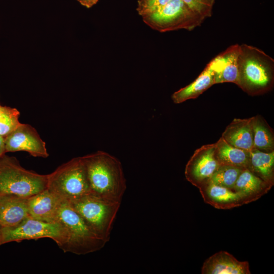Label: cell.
<instances>
[{
  "mask_svg": "<svg viewBox=\"0 0 274 274\" xmlns=\"http://www.w3.org/2000/svg\"><path fill=\"white\" fill-rule=\"evenodd\" d=\"M215 146L216 157L220 165L247 168L249 151L231 146L222 136Z\"/></svg>",
  "mask_w": 274,
  "mask_h": 274,
  "instance_id": "20",
  "label": "cell"
},
{
  "mask_svg": "<svg viewBox=\"0 0 274 274\" xmlns=\"http://www.w3.org/2000/svg\"><path fill=\"white\" fill-rule=\"evenodd\" d=\"M272 187L245 168L238 177L233 190L240 196L245 204L258 200L266 194Z\"/></svg>",
  "mask_w": 274,
  "mask_h": 274,
  "instance_id": "16",
  "label": "cell"
},
{
  "mask_svg": "<svg viewBox=\"0 0 274 274\" xmlns=\"http://www.w3.org/2000/svg\"><path fill=\"white\" fill-rule=\"evenodd\" d=\"M28 197L14 194L0 195V226L17 225L29 215Z\"/></svg>",
  "mask_w": 274,
  "mask_h": 274,
  "instance_id": "15",
  "label": "cell"
},
{
  "mask_svg": "<svg viewBox=\"0 0 274 274\" xmlns=\"http://www.w3.org/2000/svg\"><path fill=\"white\" fill-rule=\"evenodd\" d=\"M237 67V85L244 92L254 96L272 89L274 59L263 50L246 44L239 45Z\"/></svg>",
  "mask_w": 274,
  "mask_h": 274,
  "instance_id": "2",
  "label": "cell"
},
{
  "mask_svg": "<svg viewBox=\"0 0 274 274\" xmlns=\"http://www.w3.org/2000/svg\"><path fill=\"white\" fill-rule=\"evenodd\" d=\"M198 189L203 201L216 209L228 210L244 204L243 199L236 192L214 184L210 181Z\"/></svg>",
  "mask_w": 274,
  "mask_h": 274,
  "instance_id": "14",
  "label": "cell"
},
{
  "mask_svg": "<svg viewBox=\"0 0 274 274\" xmlns=\"http://www.w3.org/2000/svg\"><path fill=\"white\" fill-rule=\"evenodd\" d=\"M3 245L23 240L50 238L61 247L67 238L65 227L59 221L46 222L28 216L16 226L2 227Z\"/></svg>",
  "mask_w": 274,
  "mask_h": 274,
  "instance_id": "8",
  "label": "cell"
},
{
  "mask_svg": "<svg viewBox=\"0 0 274 274\" xmlns=\"http://www.w3.org/2000/svg\"><path fill=\"white\" fill-rule=\"evenodd\" d=\"M171 0H139L136 11L141 17L164 6Z\"/></svg>",
  "mask_w": 274,
  "mask_h": 274,
  "instance_id": "25",
  "label": "cell"
},
{
  "mask_svg": "<svg viewBox=\"0 0 274 274\" xmlns=\"http://www.w3.org/2000/svg\"><path fill=\"white\" fill-rule=\"evenodd\" d=\"M3 245L2 243V227L0 226V246Z\"/></svg>",
  "mask_w": 274,
  "mask_h": 274,
  "instance_id": "29",
  "label": "cell"
},
{
  "mask_svg": "<svg viewBox=\"0 0 274 274\" xmlns=\"http://www.w3.org/2000/svg\"><path fill=\"white\" fill-rule=\"evenodd\" d=\"M202 274H250L248 261H240L229 253L220 251L203 262Z\"/></svg>",
  "mask_w": 274,
  "mask_h": 274,
  "instance_id": "12",
  "label": "cell"
},
{
  "mask_svg": "<svg viewBox=\"0 0 274 274\" xmlns=\"http://www.w3.org/2000/svg\"><path fill=\"white\" fill-rule=\"evenodd\" d=\"M48 175L22 167L15 157L0 156V195L29 197L47 189Z\"/></svg>",
  "mask_w": 274,
  "mask_h": 274,
  "instance_id": "3",
  "label": "cell"
},
{
  "mask_svg": "<svg viewBox=\"0 0 274 274\" xmlns=\"http://www.w3.org/2000/svg\"><path fill=\"white\" fill-rule=\"evenodd\" d=\"M239 51V44L232 45L208 63L214 72V84L225 82L237 84Z\"/></svg>",
  "mask_w": 274,
  "mask_h": 274,
  "instance_id": "11",
  "label": "cell"
},
{
  "mask_svg": "<svg viewBox=\"0 0 274 274\" xmlns=\"http://www.w3.org/2000/svg\"><path fill=\"white\" fill-rule=\"evenodd\" d=\"M1 107H2V105H1L0 104V110H1Z\"/></svg>",
  "mask_w": 274,
  "mask_h": 274,
  "instance_id": "30",
  "label": "cell"
},
{
  "mask_svg": "<svg viewBox=\"0 0 274 274\" xmlns=\"http://www.w3.org/2000/svg\"><path fill=\"white\" fill-rule=\"evenodd\" d=\"M252 173L270 184L274 185V151L264 152L256 149L249 151L247 168Z\"/></svg>",
  "mask_w": 274,
  "mask_h": 274,
  "instance_id": "19",
  "label": "cell"
},
{
  "mask_svg": "<svg viewBox=\"0 0 274 274\" xmlns=\"http://www.w3.org/2000/svg\"><path fill=\"white\" fill-rule=\"evenodd\" d=\"M192 10L204 20L212 15L216 0H182Z\"/></svg>",
  "mask_w": 274,
  "mask_h": 274,
  "instance_id": "24",
  "label": "cell"
},
{
  "mask_svg": "<svg viewBox=\"0 0 274 274\" xmlns=\"http://www.w3.org/2000/svg\"><path fill=\"white\" fill-rule=\"evenodd\" d=\"M220 166L215 155V143L203 145L194 151L187 163L185 178L198 188L210 180Z\"/></svg>",
  "mask_w": 274,
  "mask_h": 274,
  "instance_id": "9",
  "label": "cell"
},
{
  "mask_svg": "<svg viewBox=\"0 0 274 274\" xmlns=\"http://www.w3.org/2000/svg\"><path fill=\"white\" fill-rule=\"evenodd\" d=\"M20 112L15 108L3 106L0 110V135L6 136L21 124Z\"/></svg>",
  "mask_w": 274,
  "mask_h": 274,
  "instance_id": "23",
  "label": "cell"
},
{
  "mask_svg": "<svg viewBox=\"0 0 274 274\" xmlns=\"http://www.w3.org/2000/svg\"><path fill=\"white\" fill-rule=\"evenodd\" d=\"M81 157L90 194L105 200L121 203L126 186L120 161L102 151Z\"/></svg>",
  "mask_w": 274,
  "mask_h": 274,
  "instance_id": "1",
  "label": "cell"
},
{
  "mask_svg": "<svg viewBox=\"0 0 274 274\" xmlns=\"http://www.w3.org/2000/svg\"><path fill=\"white\" fill-rule=\"evenodd\" d=\"M62 200L47 189L28 197L29 216L46 222H57Z\"/></svg>",
  "mask_w": 274,
  "mask_h": 274,
  "instance_id": "13",
  "label": "cell"
},
{
  "mask_svg": "<svg viewBox=\"0 0 274 274\" xmlns=\"http://www.w3.org/2000/svg\"><path fill=\"white\" fill-rule=\"evenodd\" d=\"M6 153L25 151L36 157L47 158L49 153L45 142L31 125L21 123L5 137Z\"/></svg>",
  "mask_w": 274,
  "mask_h": 274,
  "instance_id": "10",
  "label": "cell"
},
{
  "mask_svg": "<svg viewBox=\"0 0 274 274\" xmlns=\"http://www.w3.org/2000/svg\"><path fill=\"white\" fill-rule=\"evenodd\" d=\"M78 1L82 6H85L86 3V0H77Z\"/></svg>",
  "mask_w": 274,
  "mask_h": 274,
  "instance_id": "28",
  "label": "cell"
},
{
  "mask_svg": "<svg viewBox=\"0 0 274 274\" xmlns=\"http://www.w3.org/2000/svg\"><path fill=\"white\" fill-rule=\"evenodd\" d=\"M6 154L5 137L0 135V156Z\"/></svg>",
  "mask_w": 274,
  "mask_h": 274,
  "instance_id": "26",
  "label": "cell"
},
{
  "mask_svg": "<svg viewBox=\"0 0 274 274\" xmlns=\"http://www.w3.org/2000/svg\"><path fill=\"white\" fill-rule=\"evenodd\" d=\"M244 168L230 165H220L209 181L214 184L233 190L236 181Z\"/></svg>",
  "mask_w": 274,
  "mask_h": 274,
  "instance_id": "22",
  "label": "cell"
},
{
  "mask_svg": "<svg viewBox=\"0 0 274 274\" xmlns=\"http://www.w3.org/2000/svg\"><path fill=\"white\" fill-rule=\"evenodd\" d=\"M98 0H86L85 7L87 8H90L95 5Z\"/></svg>",
  "mask_w": 274,
  "mask_h": 274,
  "instance_id": "27",
  "label": "cell"
},
{
  "mask_svg": "<svg viewBox=\"0 0 274 274\" xmlns=\"http://www.w3.org/2000/svg\"><path fill=\"white\" fill-rule=\"evenodd\" d=\"M142 18L147 25L160 32L179 29L191 31L200 26L204 20L182 0H171Z\"/></svg>",
  "mask_w": 274,
  "mask_h": 274,
  "instance_id": "7",
  "label": "cell"
},
{
  "mask_svg": "<svg viewBox=\"0 0 274 274\" xmlns=\"http://www.w3.org/2000/svg\"><path fill=\"white\" fill-rule=\"evenodd\" d=\"M253 117L235 118L226 127L222 137L230 145L250 151L253 147Z\"/></svg>",
  "mask_w": 274,
  "mask_h": 274,
  "instance_id": "17",
  "label": "cell"
},
{
  "mask_svg": "<svg viewBox=\"0 0 274 274\" xmlns=\"http://www.w3.org/2000/svg\"><path fill=\"white\" fill-rule=\"evenodd\" d=\"M47 189L68 201L90 194L82 157L74 158L48 174Z\"/></svg>",
  "mask_w": 274,
  "mask_h": 274,
  "instance_id": "6",
  "label": "cell"
},
{
  "mask_svg": "<svg viewBox=\"0 0 274 274\" xmlns=\"http://www.w3.org/2000/svg\"><path fill=\"white\" fill-rule=\"evenodd\" d=\"M214 72L208 64L198 77L187 86L175 92L172 95L174 103L180 104L198 97L214 84Z\"/></svg>",
  "mask_w": 274,
  "mask_h": 274,
  "instance_id": "18",
  "label": "cell"
},
{
  "mask_svg": "<svg viewBox=\"0 0 274 274\" xmlns=\"http://www.w3.org/2000/svg\"><path fill=\"white\" fill-rule=\"evenodd\" d=\"M57 221L67 232V238L61 247L64 252L84 255L97 251L107 243L95 235L67 200H62L59 209Z\"/></svg>",
  "mask_w": 274,
  "mask_h": 274,
  "instance_id": "4",
  "label": "cell"
},
{
  "mask_svg": "<svg viewBox=\"0 0 274 274\" xmlns=\"http://www.w3.org/2000/svg\"><path fill=\"white\" fill-rule=\"evenodd\" d=\"M68 202L95 235L106 242L109 240L121 203L105 200L91 194Z\"/></svg>",
  "mask_w": 274,
  "mask_h": 274,
  "instance_id": "5",
  "label": "cell"
},
{
  "mask_svg": "<svg viewBox=\"0 0 274 274\" xmlns=\"http://www.w3.org/2000/svg\"><path fill=\"white\" fill-rule=\"evenodd\" d=\"M253 147L264 152L274 151V135L272 128L260 115L253 117Z\"/></svg>",
  "mask_w": 274,
  "mask_h": 274,
  "instance_id": "21",
  "label": "cell"
}]
</instances>
